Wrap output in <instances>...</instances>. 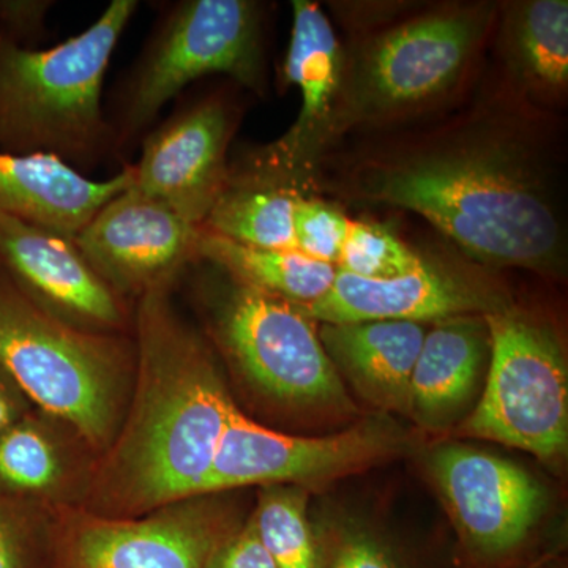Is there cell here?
<instances>
[{
  "label": "cell",
  "mask_w": 568,
  "mask_h": 568,
  "mask_svg": "<svg viewBox=\"0 0 568 568\" xmlns=\"http://www.w3.org/2000/svg\"><path fill=\"white\" fill-rule=\"evenodd\" d=\"M0 265L33 304L63 323L95 334H122L129 323L121 295L70 239L0 215Z\"/></svg>",
  "instance_id": "15"
},
{
  "label": "cell",
  "mask_w": 568,
  "mask_h": 568,
  "mask_svg": "<svg viewBox=\"0 0 568 568\" xmlns=\"http://www.w3.org/2000/svg\"><path fill=\"white\" fill-rule=\"evenodd\" d=\"M308 495L293 485L263 487L252 519L276 568H321L323 547L306 515Z\"/></svg>",
  "instance_id": "24"
},
{
  "label": "cell",
  "mask_w": 568,
  "mask_h": 568,
  "mask_svg": "<svg viewBox=\"0 0 568 568\" xmlns=\"http://www.w3.org/2000/svg\"><path fill=\"white\" fill-rule=\"evenodd\" d=\"M51 7L50 0H0V28L18 43L36 39L44 32Z\"/></svg>",
  "instance_id": "30"
},
{
  "label": "cell",
  "mask_w": 568,
  "mask_h": 568,
  "mask_svg": "<svg viewBox=\"0 0 568 568\" xmlns=\"http://www.w3.org/2000/svg\"><path fill=\"white\" fill-rule=\"evenodd\" d=\"M136 9V0H112L85 31L48 50L0 28V151L52 155L80 173L102 162L115 145L104 74Z\"/></svg>",
  "instance_id": "3"
},
{
  "label": "cell",
  "mask_w": 568,
  "mask_h": 568,
  "mask_svg": "<svg viewBox=\"0 0 568 568\" xmlns=\"http://www.w3.org/2000/svg\"><path fill=\"white\" fill-rule=\"evenodd\" d=\"M321 568H403L394 549L366 530H349L323 549Z\"/></svg>",
  "instance_id": "28"
},
{
  "label": "cell",
  "mask_w": 568,
  "mask_h": 568,
  "mask_svg": "<svg viewBox=\"0 0 568 568\" xmlns=\"http://www.w3.org/2000/svg\"><path fill=\"white\" fill-rule=\"evenodd\" d=\"M403 436L383 420L324 437L264 428L235 406L220 440L203 495L248 487H312L364 470L399 452Z\"/></svg>",
  "instance_id": "10"
},
{
  "label": "cell",
  "mask_w": 568,
  "mask_h": 568,
  "mask_svg": "<svg viewBox=\"0 0 568 568\" xmlns=\"http://www.w3.org/2000/svg\"><path fill=\"white\" fill-rule=\"evenodd\" d=\"M0 496V568H58L54 528Z\"/></svg>",
  "instance_id": "26"
},
{
  "label": "cell",
  "mask_w": 568,
  "mask_h": 568,
  "mask_svg": "<svg viewBox=\"0 0 568 568\" xmlns=\"http://www.w3.org/2000/svg\"><path fill=\"white\" fill-rule=\"evenodd\" d=\"M215 495L183 497L133 518L71 511L54 528L58 568H207L239 528Z\"/></svg>",
  "instance_id": "9"
},
{
  "label": "cell",
  "mask_w": 568,
  "mask_h": 568,
  "mask_svg": "<svg viewBox=\"0 0 568 568\" xmlns=\"http://www.w3.org/2000/svg\"><path fill=\"white\" fill-rule=\"evenodd\" d=\"M493 9L448 7L399 22L368 41L343 74L334 134L353 123L390 121L454 88L484 41Z\"/></svg>",
  "instance_id": "6"
},
{
  "label": "cell",
  "mask_w": 568,
  "mask_h": 568,
  "mask_svg": "<svg viewBox=\"0 0 568 568\" xmlns=\"http://www.w3.org/2000/svg\"><path fill=\"white\" fill-rule=\"evenodd\" d=\"M349 223L335 205L298 196L294 211L295 250L336 267Z\"/></svg>",
  "instance_id": "27"
},
{
  "label": "cell",
  "mask_w": 568,
  "mask_h": 568,
  "mask_svg": "<svg viewBox=\"0 0 568 568\" xmlns=\"http://www.w3.org/2000/svg\"><path fill=\"white\" fill-rule=\"evenodd\" d=\"M429 466L462 537L478 555H508L536 528L545 491L528 470L458 444L436 448Z\"/></svg>",
  "instance_id": "13"
},
{
  "label": "cell",
  "mask_w": 568,
  "mask_h": 568,
  "mask_svg": "<svg viewBox=\"0 0 568 568\" xmlns=\"http://www.w3.org/2000/svg\"><path fill=\"white\" fill-rule=\"evenodd\" d=\"M227 74L246 88L264 84L260 3L186 0L160 22L118 97L115 145L144 132L164 104L192 82Z\"/></svg>",
  "instance_id": "5"
},
{
  "label": "cell",
  "mask_w": 568,
  "mask_h": 568,
  "mask_svg": "<svg viewBox=\"0 0 568 568\" xmlns=\"http://www.w3.org/2000/svg\"><path fill=\"white\" fill-rule=\"evenodd\" d=\"M132 182V166L106 181H93L52 155L0 151V215L73 241Z\"/></svg>",
  "instance_id": "18"
},
{
  "label": "cell",
  "mask_w": 568,
  "mask_h": 568,
  "mask_svg": "<svg viewBox=\"0 0 568 568\" xmlns=\"http://www.w3.org/2000/svg\"><path fill=\"white\" fill-rule=\"evenodd\" d=\"M230 108L220 97L197 100L149 134L132 166L134 189L203 227L226 189Z\"/></svg>",
  "instance_id": "14"
},
{
  "label": "cell",
  "mask_w": 568,
  "mask_h": 568,
  "mask_svg": "<svg viewBox=\"0 0 568 568\" xmlns=\"http://www.w3.org/2000/svg\"><path fill=\"white\" fill-rule=\"evenodd\" d=\"M355 194L416 212L481 263L551 268L564 234L529 152L499 134H458L358 171Z\"/></svg>",
  "instance_id": "2"
},
{
  "label": "cell",
  "mask_w": 568,
  "mask_h": 568,
  "mask_svg": "<svg viewBox=\"0 0 568 568\" xmlns=\"http://www.w3.org/2000/svg\"><path fill=\"white\" fill-rule=\"evenodd\" d=\"M511 69L530 89L559 93L568 82L567 0H532L514 6L506 24Z\"/></svg>",
  "instance_id": "22"
},
{
  "label": "cell",
  "mask_w": 568,
  "mask_h": 568,
  "mask_svg": "<svg viewBox=\"0 0 568 568\" xmlns=\"http://www.w3.org/2000/svg\"><path fill=\"white\" fill-rule=\"evenodd\" d=\"M88 452L69 425L29 410L0 433V496L24 506L84 503L95 469Z\"/></svg>",
  "instance_id": "17"
},
{
  "label": "cell",
  "mask_w": 568,
  "mask_h": 568,
  "mask_svg": "<svg viewBox=\"0 0 568 568\" xmlns=\"http://www.w3.org/2000/svg\"><path fill=\"white\" fill-rule=\"evenodd\" d=\"M173 284L138 298L132 395L118 436L95 463L89 514L141 517L203 495L234 410L212 347L174 304Z\"/></svg>",
  "instance_id": "1"
},
{
  "label": "cell",
  "mask_w": 568,
  "mask_h": 568,
  "mask_svg": "<svg viewBox=\"0 0 568 568\" xmlns=\"http://www.w3.org/2000/svg\"><path fill=\"white\" fill-rule=\"evenodd\" d=\"M207 568H276L257 537L252 519L239 526L216 549Z\"/></svg>",
  "instance_id": "29"
},
{
  "label": "cell",
  "mask_w": 568,
  "mask_h": 568,
  "mask_svg": "<svg viewBox=\"0 0 568 568\" xmlns=\"http://www.w3.org/2000/svg\"><path fill=\"white\" fill-rule=\"evenodd\" d=\"M213 305L212 331L257 392L294 409L349 414L345 383L297 305L237 282Z\"/></svg>",
  "instance_id": "8"
},
{
  "label": "cell",
  "mask_w": 568,
  "mask_h": 568,
  "mask_svg": "<svg viewBox=\"0 0 568 568\" xmlns=\"http://www.w3.org/2000/svg\"><path fill=\"white\" fill-rule=\"evenodd\" d=\"M485 315L437 321L410 376L409 410L424 428H446L469 406L489 349Z\"/></svg>",
  "instance_id": "20"
},
{
  "label": "cell",
  "mask_w": 568,
  "mask_h": 568,
  "mask_svg": "<svg viewBox=\"0 0 568 568\" xmlns=\"http://www.w3.org/2000/svg\"><path fill=\"white\" fill-rule=\"evenodd\" d=\"M0 366L32 406L102 457L129 407L136 347L126 335L95 334L51 316L0 265Z\"/></svg>",
  "instance_id": "4"
},
{
  "label": "cell",
  "mask_w": 568,
  "mask_h": 568,
  "mask_svg": "<svg viewBox=\"0 0 568 568\" xmlns=\"http://www.w3.org/2000/svg\"><path fill=\"white\" fill-rule=\"evenodd\" d=\"M426 332V324L413 321H364L323 324L317 334L338 375L366 402L407 416L410 376Z\"/></svg>",
  "instance_id": "19"
},
{
  "label": "cell",
  "mask_w": 568,
  "mask_h": 568,
  "mask_svg": "<svg viewBox=\"0 0 568 568\" xmlns=\"http://www.w3.org/2000/svg\"><path fill=\"white\" fill-rule=\"evenodd\" d=\"M504 302L463 272L426 263L417 271L388 280H369L336 268L331 290L313 304L298 306L323 324L364 321L437 323L450 317L487 315Z\"/></svg>",
  "instance_id": "16"
},
{
  "label": "cell",
  "mask_w": 568,
  "mask_h": 568,
  "mask_svg": "<svg viewBox=\"0 0 568 568\" xmlns=\"http://www.w3.org/2000/svg\"><path fill=\"white\" fill-rule=\"evenodd\" d=\"M197 261L215 265L224 274L254 290L297 306L323 297L336 276V267L295 250H264L237 244L201 227Z\"/></svg>",
  "instance_id": "21"
},
{
  "label": "cell",
  "mask_w": 568,
  "mask_h": 568,
  "mask_svg": "<svg viewBox=\"0 0 568 568\" xmlns=\"http://www.w3.org/2000/svg\"><path fill=\"white\" fill-rule=\"evenodd\" d=\"M31 409L28 396L22 394L9 373L0 366V433Z\"/></svg>",
  "instance_id": "31"
},
{
  "label": "cell",
  "mask_w": 568,
  "mask_h": 568,
  "mask_svg": "<svg viewBox=\"0 0 568 568\" xmlns=\"http://www.w3.org/2000/svg\"><path fill=\"white\" fill-rule=\"evenodd\" d=\"M301 193L227 178L203 230L237 244L264 250H295L294 211ZM297 252V250H295Z\"/></svg>",
  "instance_id": "23"
},
{
  "label": "cell",
  "mask_w": 568,
  "mask_h": 568,
  "mask_svg": "<svg viewBox=\"0 0 568 568\" xmlns=\"http://www.w3.org/2000/svg\"><path fill=\"white\" fill-rule=\"evenodd\" d=\"M424 261L381 224L351 222L336 268L362 278L388 280L417 271Z\"/></svg>",
  "instance_id": "25"
},
{
  "label": "cell",
  "mask_w": 568,
  "mask_h": 568,
  "mask_svg": "<svg viewBox=\"0 0 568 568\" xmlns=\"http://www.w3.org/2000/svg\"><path fill=\"white\" fill-rule=\"evenodd\" d=\"M284 74L301 91L297 121L274 144L254 153L244 170L230 175L297 193L295 186L312 171L321 149L334 134L345 74L334 28L315 2H293V31Z\"/></svg>",
  "instance_id": "12"
},
{
  "label": "cell",
  "mask_w": 568,
  "mask_h": 568,
  "mask_svg": "<svg viewBox=\"0 0 568 568\" xmlns=\"http://www.w3.org/2000/svg\"><path fill=\"white\" fill-rule=\"evenodd\" d=\"M484 317L487 384L459 433L559 462L568 447V372L558 336L537 317L507 306Z\"/></svg>",
  "instance_id": "7"
},
{
  "label": "cell",
  "mask_w": 568,
  "mask_h": 568,
  "mask_svg": "<svg viewBox=\"0 0 568 568\" xmlns=\"http://www.w3.org/2000/svg\"><path fill=\"white\" fill-rule=\"evenodd\" d=\"M133 183V182H132ZM201 227L130 185L73 239L82 256L121 297L175 283L197 261Z\"/></svg>",
  "instance_id": "11"
}]
</instances>
